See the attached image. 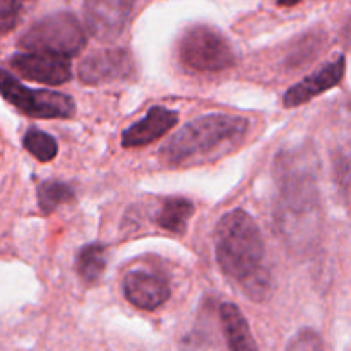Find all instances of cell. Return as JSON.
Masks as SVG:
<instances>
[{
  "label": "cell",
  "instance_id": "1",
  "mask_svg": "<svg viewBox=\"0 0 351 351\" xmlns=\"http://www.w3.org/2000/svg\"><path fill=\"white\" fill-rule=\"evenodd\" d=\"M319 156L312 143L285 147L274 160L278 189L274 225L295 254L308 252L321 240L322 201Z\"/></svg>",
  "mask_w": 351,
  "mask_h": 351
},
{
  "label": "cell",
  "instance_id": "2",
  "mask_svg": "<svg viewBox=\"0 0 351 351\" xmlns=\"http://www.w3.org/2000/svg\"><path fill=\"white\" fill-rule=\"evenodd\" d=\"M215 254L223 274L254 302H264L273 291L266 247L256 219L243 209L221 216L215 228Z\"/></svg>",
  "mask_w": 351,
  "mask_h": 351
},
{
  "label": "cell",
  "instance_id": "3",
  "mask_svg": "<svg viewBox=\"0 0 351 351\" xmlns=\"http://www.w3.org/2000/svg\"><path fill=\"white\" fill-rule=\"evenodd\" d=\"M249 132V120L239 115L211 113L182 127L161 147V160L168 167H195L211 163L242 144Z\"/></svg>",
  "mask_w": 351,
  "mask_h": 351
},
{
  "label": "cell",
  "instance_id": "4",
  "mask_svg": "<svg viewBox=\"0 0 351 351\" xmlns=\"http://www.w3.org/2000/svg\"><path fill=\"white\" fill-rule=\"evenodd\" d=\"M19 47L29 53L71 58L86 47V33L77 17L69 10L48 14L29 26L21 36Z\"/></svg>",
  "mask_w": 351,
  "mask_h": 351
},
{
  "label": "cell",
  "instance_id": "5",
  "mask_svg": "<svg viewBox=\"0 0 351 351\" xmlns=\"http://www.w3.org/2000/svg\"><path fill=\"white\" fill-rule=\"evenodd\" d=\"M177 55L185 71L215 74L235 65V51L228 38L208 24H195L178 38Z\"/></svg>",
  "mask_w": 351,
  "mask_h": 351
},
{
  "label": "cell",
  "instance_id": "6",
  "mask_svg": "<svg viewBox=\"0 0 351 351\" xmlns=\"http://www.w3.org/2000/svg\"><path fill=\"white\" fill-rule=\"evenodd\" d=\"M0 96L21 113L33 119H71L75 112V103L69 95L31 89L3 69H0Z\"/></svg>",
  "mask_w": 351,
  "mask_h": 351
},
{
  "label": "cell",
  "instance_id": "7",
  "mask_svg": "<svg viewBox=\"0 0 351 351\" xmlns=\"http://www.w3.org/2000/svg\"><path fill=\"white\" fill-rule=\"evenodd\" d=\"M130 0H89L84 3V21L89 34L99 41H113L123 33L132 17Z\"/></svg>",
  "mask_w": 351,
  "mask_h": 351
},
{
  "label": "cell",
  "instance_id": "8",
  "mask_svg": "<svg viewBox=\"0 0 351 351\" xmlns=\"http://www.w3.org/2000/svg\"><path fill=\"white\" fill-rule=\"evenodd\" d=\"M136 74L134 58L125 48H108L89 55L79 65V79L84 84H103V82L130 79Z\"/></svg>",
  "mask_w": 351,
  "mask_h": 351
},
{
  "label": "cell",
  "instance_id": "9",
  "mask_svg": "<svg viewBox=\"0 0 351 351\" xmlns=\"http://www.w3.org/2000/svg\"><path fill=\"white\" fill-rule=\"evenodd\" d=\"M123 295L139 311H156L170 298V281L163 274L132 271L123 278Z\"/></svg>",
  "mask_w": 351,
  "mask_h": 351
},
{
  "label": "cell",
  "instance_id": "10",
  "mask_svg": "<svg viewBox=\"0 0 351 351\" xmlns=\"http://www.w3.org/2000/svg\"><path fill=\"white\" fill-rule=\"evenodd\" d=\"M10 67L34 82L58 86L71 81L72 65L67 58L45 53H16L10 58Z\"/></svg>",
  "mask_w": 351,
  "mask_h": 351
},
{
  "label": "cell",
  "instance_id": "11",
  "mask_svg": "<svg viewBox=\"0 0 351 351\" xmlns=\"http://www.w3.org/2000/svg\"><path fill=\"white\" fill-rule=\"evenodd\" d=\"M345 71L346 57L341 55V57H338L336 60L329 62L324 67L315 71L314 74L302 79L298 84L291 86V88L285 93V106H287V108H295V106L304 105V103L314 99L315 96L336 88V86L343 81V77H345Z\"/></svg>",
  "mask_w": 351,
  "mask_h": 351
},
{
  "label": "cell",
  "instance_id": "12",
  "mask_svg": "<svg viewBox=\"0 0 351 351\" xmlns=\"http://www.w3.org/2000/svg\"><path fill=\"white\" fill-rule=\"evenodd\" d=\"M178 122V113L175 110H168L165 106H153L146 117L137 120L136 123L123 130L122 146L125 149L130 147H143L154 141L167 136Z\"/></svg>",
  "mask_w": 351,
  "mask_h": 351
},
{
  "label": "cell",
  "instance_id": "13",
  "mask_svg": "<svg viewBox=\"0 0 351 351\" xmlns=\"http://www.w3.org/2000/svg\"><path fill=\"white\" fill-rule=\"evenodd\" d=\"M219 319L230 351H261L250 332L249 322L235 304H223Z\"/></svg>",
  "mask_w": 351,
  "mask_h": 351
},
{
  "label": "cell",
  "instance_id": "14",
  "mask_svg": "<svg viewBox=\"0 0 351 351\" xmlns=\"http://www.w3.org/2000/svg\"><path fill=\"white\" fill-rule=\"evenodd\" d=\"M195 208L192 201L185 197H167L161 201L160 209L154 215V223L161 230L175 235H184L187 232L189 219L194 215Z\"/></svg>",
  "mask_w": 351,
  "mask_h": 351
},
{
  "label": "cell",
  "instance_id": "15",
  "mask_svg": "<svg viewBox=\"0 0 351 351\" xmlns=\"http://www.w3.org/2000/svg\"><path fill=\"white\" fill-rule=\"evenodd\" d=\"M106 269V249L101 243H86L75 254V271L82 283L95 287L103 278Z\"/></svg>",
  "mask_w": 351,
  "mask_h": 351
},
{
  "label": "cell",
  "instance_id": "16",
  "mask_svg": "<svg viewBox=\"0 0 351 351\" xmlns=\"http://www.w3.org/2000/svg\"><path fill=\"white\" fill-rule=\"evenodd\" d=\"M75 191L72 185L60 180H45L38 187V204L45 215H50L65 202L74 199Z\"/></svg>",
  "mask_w": 351,
  "mask_h": 351
},
{
  "label": "cell",
  "instance_id": "17",
  "mask_svg": "<svg viewBox=\"0 0 351 351\" xmlns=\"http://www.w3.org/2000/svg\"><path fill=\"white\" fill-rule=\"evenodd\" d=\"M23 146L33 158H36L41 163L55 160L58 153V143L53 136H50L45 130L38 127H29L23 137Z\"/></svg>",
  "mask_w": 351,
  "mask_h": 351
},
{
  "label": "cell",
  "instance_id": "18",
  "mask_svg": "<svg viewBox=\"0 0 351 351\" xmlns=\"http://www.w3.org/2000/svg\"><path fill=\"white\" fill-rule=\"evenodd\" d=\"M287 351H324V343L317 331L304 328L290 339Z\"/></svg>",
  "mask_w": 351,
  "mask_h": 351
},
{
  "label": "cell",
  "instance_id": "19",
  "mask_svg": "<svg viewBox=\"0 0 351 351\" xmlns=\"http://www.w3.org/2000/svg\"><path fill=\"white\" fill-rule=\"evenodd\" d=\"M23 10L21 2H9V0H0V36L7 34L17 26Z\"/></svg>",
  "mask_w": 351,
  "mask_h": 351
},
{
  "label": "cell",
  "instance_id": "20",
  "mask_svg": "<svg viewBox=\"0 0 351 351\" xmlns=\"http://www.w3.org/2000/svg\"><path fill=\"white\" fill-rule=\"evenodd\" d=\"M336 168V180L339 178V184L343 187V194H348V175H350V167H348V156L346 154H338V161L335 163Z\"/></svg>",
  "mask_w": 351,
  "mask_h": 351
}]
</instances>
